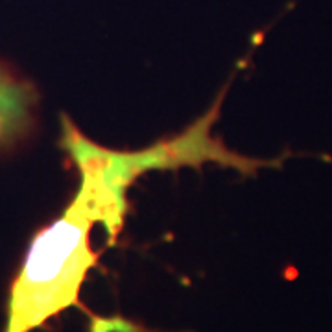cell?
I'll list each match as a JSON object with an SVG mask.
<instances>
[{"label":"cell","mask_w":332,"mask_h":332,"mask_svg":"<svg viewBox=\"0 0 332 332\" xmlns=\"http://www.w3.org/2000/svg\"><path fill=\"white\" fill-rule=\"evenodd\" d=\"M32 92L0 68V142L18 137L30 124Z\"/></svg>","instance_id":"obj_2"},{"label":"cell","mask_w":332,"mask_h":332,"mask_svg":"<svg viewBox=\"0 0 332 332\" xmlns=\"http://www.w3.org/2000/svg\"><path fill=\"white\" fill-rule=\"evenodd\" d=\"M65 146L82 174V184L61 218L39 231L11 284L6 306V331L32 332L65 308L80 303V290L96 264L91 248L94 223H103L111 240L124 221L126 188L153 168L144 151H113L89 142L66 122Z\"/></svg>","instance_id":"obj_1"}]
</instances>
